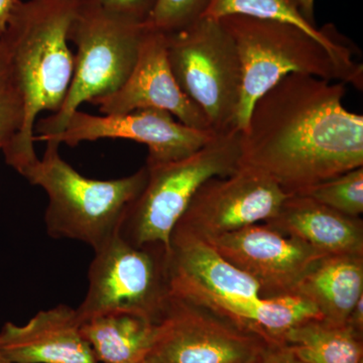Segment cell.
Instances as JSON below:
<instances>
[{"label": "cell", "instance_id": "obj_7", "mask_svg": "<svg viewBox=\"0 0 363 363\" xmlns=\"http://www.w3.org/2000/svg\"><path fill=\"white\" fill-rule=\"evenodd\" d=\"M219 20L233 38L242 71L238 130H245L255 102L290 74L350 84L330 52L298 26L245 16Z\"/></svg>", "mask_w": 363, "mask_h": 363}, {"label": "cell", "instance_id": "obj_30", "mask_svg": "<svg viewBox=\"0 0 363 363\" xmlns=\"http://www.w3.org/2000/svg\"><path fill=\"white\" fill-rule=\"evenodd\" d=\"M0 363H16L13 362H11V360L6 359V357H2L1 354H0Z\"/></svg>", "mask_w": 363, "mask_h": 363}, {"label": "cell", "instance_id": "obj_14", "mask_svg": "<svg viewBox=\"0 0 363 363\" xmlns=\"http://www.w3.org/2000/svg\"><path fill=\"white\" fill-rule=\"evenodd\" d=\"M92 104L99 107L104 114L160 109L169 112L189 128L212 130L206 117L186 96L174 77L166 35L147 26L130 77L116 92L95 100Z\"/></svg>", "mask_w": 363, "mask_h": 363}, {"label": "cell", "instance_id": "obj_19", "mask_svg": "<svg viewBox=\"0 0 363 363\" xmlns=\"http://www.w3.org/2000/svg\"><path fill=\"white\" fill-rule=\"evenodd\" d=\"M81 330L98 363H142L152 350L156 323L142 315L112 312L84 320Z\"/></svg>", "mask_w": 363, "mask_h": 363}, {"label": "cell", "instance_id": "obj_22", "mask_svg": "<svg viewBox=\"0 0 363 363\" xmlns=\"http://www.w3.org/2000/svg\"><path fill=\"white\" fill-rule=\"evenodd\" d=\"M211 1L212 0H157L145 26L164 35L180 32L203 18Z\"/></svg>", "mask_w": 363, "mask_h": 363}, {"label": "cell", "instance_id": "obj_26", "mask_svg": "<svg viewBox=\"0 0 363 363\" xmlns=\"http://www.w3.org/2000/svg\"><path fill=\"white\" fill-rule=\"evenodd\" d=\"M21 0H0V37L6 32L7 23Z\"/></svg>", "mask_w": 363, "mask_h": 363}, {"label": "cell", "instance_id": "obj_18", "mask_svg": "<svg viewBox=\"0 0 363 363\" xmlns=\"http://www.w3.org/2000/svg\"><path fill=\"white\" fill-rule=\"evenodd\" d=\"M228 16L281 21L302 28L330 52L348 76L350 84L362 90L363 68L362 64L353 60L352 43L340 35L334 26L327 25L319 28L306 20L295 0H212L204 16L219 20Z\"/></svg>", "mask_w": 363, "mask_h": 363}, {"label": "cell", "instance_id": "obj_20", "mask_svg": "<svg viewBox=\"0 0 363 363\" xmlns=\"http://www.w3.org/2000/svg\"><path fill=\"white\" fill-rule=\"evenodd\" d=\"M283 343L308 363H362V336L347 323L309 320L286 332Z\"/></svg>", "mask_w": 363, "mask_h": 363}, {"label": "cell", "instance_id": "obj_28", "mask_svg": "<svg viewBox=\"0 0 363 363\" xmlns=\"http://www.w3.org/2000/svg\"><path fill=\"white\" fill-rule=\"evenodd\" d=\"M9 83V56L4 43L0 39V90Z\"/></svg>", "mask_w": 363, "mask_h": 363}, {"label": "cell", "instance_id": "obj_5", "mask_svg": "<svg viewBox=\"0 0 363 363\" xmlns=\"http://www.w3.org/2000/svg\"><path fill=\"white\" fill-rule=\"evenodd\" d=\"M241 131L216 133L202 147L178 161L145 162L147 180L124 216L118 235L135 245H164L205 182L240 169Z\"/></svg>", "mask_w": 363, "mask_h": 363}, {"label": "cell", "instance_id": "obj_13", "mask_svg": "<svg viewBox=\"0 0 363 363\" xmlns=\"http://www.w3.org/2000/svg\"><path fill=\"white\" fill-rule=\"evenodd\" d=\"M206 242L252 277L266 298L296 295L305 274L325 255L266 223L253 224Z\"/></svg>", "mask_w": 363, "mask_h": 363}, {"label": "cell", "instance_id": "obj_23", "mask_svg": "<svg viewBox=\"0 0 363 363\" xmlns=\"http://www.w3.org/2000/svg\"><path fill=\"white\" fill-rule=\"evenodd\" d=\"M23 123V104L18 91L9 83L0 90V150L11 145Z\"/></svg>", "mask_w": 363, "mask_h": 363}, {"label": "cell", "instance_id": "obj_29", "mask_svg": "<svg viewBox=\"0 0 363 363\" xmlns=\"http://www.w3.org/2000/svg\"><path fill=\"white\" fill-rule=\"evenodd\" d=\"M297 2L301 13L305 16L306 20L313 25H316L314 18V1L315 0H295Z\"/></svg>", "mask_w": 363, "mask_h": 363}, {"label": "cell", "instance_id": "obj_25", "mask_svg": "<svg viewBox=\"0 0 363 363\" xmlns=\"http://www.w3.org/2000/svg\"><path fill=\"white\" fill-rule=\"evenodd\" d=\"M248 363H308L283 342H266Z\"/></svg>", "mask_w": 363, "mask_h": 363}, {"label": "cell", "instance_id": "obj_2", "mask_svg": "<svg viewBox=\"0 0 363 363\" xmlns=\"http://www.w3.org/2000/svg\"><path fill=\"white\" fill-rule=\"evenodd\" d=\"M76 9L75 0L21 1L0 37L9 56V83L23 104V128L4 155L23 178L40 160L33 131L38 116L56 113L70 88L74 56L68 33Z\"/></svg>", "mask_w": 363, "mask_h": 363}, {"label": "cell", "instance_id": "obj_16", "mask_svg": "<svg viewBox=\"0 0 363 363\" xmlns=\"http://www.w3.org/2000/svg\"><path fill=\"white\" fill-rule=\"evenodd\" d=\"M267 225L325 255H363V221L304 195H289Z\"/></svg>", "mask_w": 363, "mask_h": 363}, {"label": "cell", "instance_id": "obj_31", "mask_svg": "<svg viewBox=\"0 0 363 363\" xmlns=\"http://www.w3.org/2000/svg\"><path fill=\"white\" fill-rule=\"evenodd\" d=\"M142 363H155V362H150V360L145 359V362H143Z\"/></svg>", "mask_w": 363, "mask_h": 363}, {"label": "cell", "instance_id": "obj_24", "mask_svg": "<svg viewBox=\"0 0 363 363\" xmlns=\"http://www.w3.org/2000/svg\"><path fill=\"white\" fill-rule=\"evenodd\" d=\"M79 6L93 7L121 20L145 23L157 0H75Z\"/></svg>", "mask_w": 363, "mask_h": 363}, {"label": "cell", "instance_id": "obj_15", "mask_svg": "<svg viewBox=\"0 0 363 363\" xmlns=\"http://www.w3.org/2000/svg\"><path fill=\"white\" fill-rule=\"evenodd\" d=\"M77 309L60 304L25 325L0 329V354L16 363H98L81 330Z\"/></svg>", "mask_w": 363, "mask_h": 363}, {"label": "cell", "instance_id": "obj_27", "mask_svg": "<svg viewBox=\"0 0 363 363\" xmlns=\"http://www.w3.org/2000/svg\"><path fill=\"white\" fill-rule=\"evenodd\" d=\"M347 324L357 334L362 336L363 332V297L359 298L357 304L353 308L350 318L347 320Z\"/></svg>", "mask_w": 363, "mask_h": 363}, {"label": "cell", "instance_id": "obj_21", "mask_svg": "<svg viewBox=\"0 0 363 363\" xmlns=\"http://www.w3.org/2000/svg\"><path fill=\"white\" fill-rule=\"evenodd\" d=\"M350 217L363 213V167L329 179L300 194Z\"/></svg>", "mask_w": 363, "mask_h": 363}, {"label": "cell", "instance_id": "obj_3", "mask_svg": "<svg viewBox=\"0 0 363 363\" xmlns=\"http://www.w3.org/2000/svg\"><path fill=\"white\" fill-rule=\"evenodd\" d=\"M169 283L173 295L208 308L267 342H283L294 327L322 319L302 296L264 297L252 277L206 241L175 230L169 240Z\"/></svg>", "mask_w": 363, "mask_h": 363}, {"label": "cell", "instance_id": "obj_11", "mask_svg": "<svg viewBox=\"0 0 363 363\" xmlns=\"http://www.w3.org/2000/svg\"><path fill=\"white\" fill-rule=\"evenodd\" d=\"M288 196L269 177L240 168L231 175L205 182L174 230L211 240L271 220Z\"/></svg>", "mask_w": 363, "mask_h": 363}, {"label": "cell", "instance_id": "obj_4", "mask_svg": "<svg viewBox=\"0 0 363 363\" xmlns=\"http://www.w3.org/2000/svg\"><path fill=\"white\" fill-rule=\"evenodd\" d=\"M45 142L44 157L25 178L48 196V234L80 241L97 252L118 233L128 208L147 183V167L123 178L95 180L81 175L61 157L58 140Z\"/></svg>", "mask_w": 363, "mask_h": 363}, {"label": "cell", "instance_id": "obj_10", "mask_svg": "<svg viewBox=\"0 0 363 363\" xmlns=\"http://www.w3.org/2000/svg\"><path fill=\"white\" fill-rule=\"evenodd\" d=\"M267 341L208 308L169 294L147 359L155 363H248Z\"/></svg>", "mask_w": 363, "mask_h": 363}, {"label": "cell", "instance_id": "obj_9", "mask_svg": "<svg viewBox=\"0 0 363 363\" xmlns=\"http://www.w3.org/2000/svg\"><path fill=\"white\" fill-rule=\"evenodd\" d=\"M169 250L135 245L118 234L94 252L88 289L77 308L81 321L105 313L142 315L157 323L169 298Z\"/></svg>", "mask_w": 363, "mask_h": 363}, {"label": "cell", "instance_id": "obj_12", "mask_svg": "<svg viewBox=\"0 0 363 363\" xmlns=\"http://www.w3.org/2000/svg\"><path fill=\"white\" fill-rule=\"evenodd\" d=\"M215 135L212 130L189 128L169 112L160 109H140L99 116L77 111L72 114L62 133L48 140H56L69 147L104 138L133 140L147 145V162L157 164L191 156L206 145Z\"/></svg>", "mask_w": 363, "mask_h": 363}, {"label": "cell", "instance_id": "obj_6", "mask_svg": "<svg viewBox=\"0 0 363 363\" xmlns=\"http://www.w3.org/2000/svg\"><path fill=\"white\" fill-rule=\"evenodd\" d=\"M145 32V23L77 6L68 33L69 42L77 47L70 88L61 108L35 123L38 140L62 133L81 104H92L118 90L135 65Z\"/></svg>", "mask_w": 363, "mask_h": 363}, {"label": "cell", "instance_id": "obj_17", "mask_svg": "<svg viewBox=\"0 0 363 363\" xmlns=\"http://www.w3.org/2000/svg\"><path fill=\"white\" fill-rule=\"evenodd\" d=\"M296 295L314 304L325 321L347 323L363 297V255H324L305 274Z\"/></svg>", "mask_w": 363, "mask_h": 363}, {"label": "cell", "instance_id": "obj_1", "mask_svg": "<svg viewBox=\"0 0 363 363\" xmlns=\"http://www.w3.org/2000/svg\"><path fill=\"white\" fill-rule=\"evenodd\" d=\"M345 85L303 74L281 79L253 104L240 168L296 195L363 167V116L344 107Z\"/></svg>", "mask_w": 363, "mask_h": 363}, {"label": "cell", "instance_id": "obj_8", "mask_svg": "<svg viewBox=\"0 0 363 363\" xmlns=\"http://www.w3.org/2000/svg\"><path fill=\"white\" fill-rule=\"evenodd\" d=\"M166 39L174 77L210 128L215 133L238 128L242 71L235 44L220 20L203 16Z\"/></svg>", "mask_w": 363, "mask_h": 363}]
</instances>
